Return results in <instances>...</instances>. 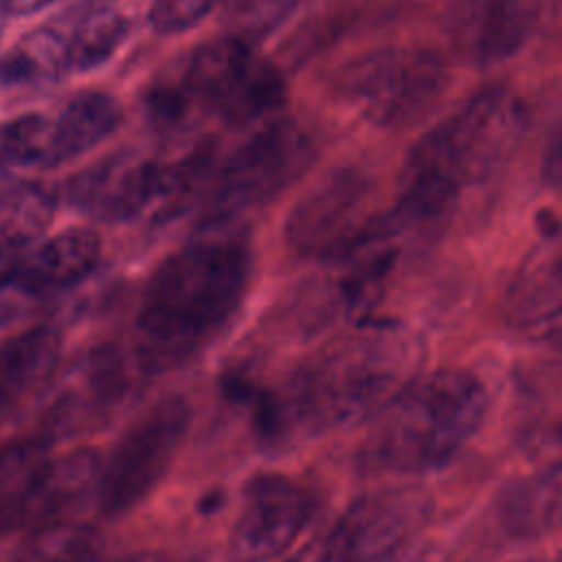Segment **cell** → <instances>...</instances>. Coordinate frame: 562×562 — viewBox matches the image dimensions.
Segmentation results:
<instances>
[{"label":"cell","instance_id":"6da1fadb","mask_svg":"<svg viewBox=\"0 0 562 562\" xmlns=\"http://www.w3.org/2000/svg\"><path fill=\"white\" fill-rule=\"evenodd\" d=\"M250 279V252L237 237H198L151 274L136 316V362L169 371L198 356L235 316Z\"/></svg>","mask_w":562,"mask_h":562},{"label":"cell","instance_id":"7a4b0ae2","mask_svg":"<svg viewBox=\"0 0 562 562\" xmlns=\"http://www.w3.org/2000/svg\"><path fill=\"white\" fill-rule=\"evenodd\" d=\"M520 119L516 97L496 86L430 125L402 165L397 200L389 211L395 228L404 233L448 220L461 193L507 156Z\"/></svg>","mask_w":562,"mask_h":562},{"label":"cell","instance_id":"3957f363","mask_svg":"<svg viewBox=\"0 0 562 562\" xmlns=\"http://www.w3.org/2000/svg\"><path fill=\"white\" fill-rule=\"evenodd\" d=\"M487 404L485 384L472 371L415 375L369 419L356 461L375 474L437 470L476 435Z\"/></svg>","mask_w":562,"mask_h":562},{"label":"cell","instance_id":"277c9868","mask_svg":"<svg viewBox=\"0 0 562 562\" xmlns=\"http://www.w3.org/2000/svg\"><path fill=\"white\" fill-rule=\"evenodd\" d=\"M408 347L375 327L299 369L279 395L290 441L369 422L411 378Z\"/></svg>","mask_w":562,"mask_h":562},{"label":"cell","instance_id":"5b68a950","mask_svg":"<svg viewBox=\"0 0 562 562\" xmlns=\"http://www.w3.org/2000/svg\"><path fill=\"white\" fill-rule=\"evenodd\" d=\"M446 86V61L422 46L369 50L342 66L336 77L338 97L380 130L415 125L437 105Z\"/></svg>","mask_w":562,"mask_h":562},{"label":"cell","instance_id":"8992f818","mask_svg":"<svg viewBox=\"0 0 562 562\" xmlns=\"http://www.w3.org/2000/svg\"><path fill=\"white\" fill-rule=\"evenodd\" d=\"M182 75L198 108L228 125H250L285 103L277 66L231 35L202 44Z\"/></svg>","mask_w":562,"mask_h":562},{"label":"cell","instance_id":"52a82bcc","mask_svg":"<svg viewBox=\"0 0 562 562\" xmlns=\"http://www.w3.org/2000/svg\"><path fill=\"white\" fill-rule=\"evenodd\" d=\"M191 424V406L182 397H165L145 411L103 461L99 507L121 516L140 505L165 479Z\"/></svg>","mask_w":562,"mask_h":562},{"label":"cell","instance_id":"ba28073f","mask_svg":"<svg viewBox=\"0 0 562 562\" xmlns=\"http://www.w3.org/2000/svg\"><path fill=\"white\" fill-rule=\"evenodd\" d=\"M314 147L292 121H272L239 145L222 165L213 211L217 220L257 209L277 198L312 162Z\"/></svg>","mask_w":562,"mask_h":562},{"label":"cell","instance_id":"9c48e42d","mask_svg":"<svg viewBox=\"0 0 562 562\" xmlns=\"http://www.w3.org/2000/svg\"><path fill=\"white\" fill-rule=\"evenodd\" d=\"M371 182L356 169L323 176L290 211L288 246L301 257L334 261L364 239L380 213H369Z\"/></svg>","mask_w":562,"mask_h":562},{"label":"cell","instance_id":"30bf717a","mask_svg":"<svg viewBox=\"0 0 562 562\" xmlns=\"http://www.w3.org/2000/svg\"><path fill=\"white\" fill-rule=\"evenodd\" d=\"M312 514V496L294 479L279 472L250 476L228 531V560L270 562L279 558L303 533Z\"/></svg>","mask_w":562,"mask_h":562},{"label":"cell","instance_id":"8fae6325","mask_svg":"<svg viewBox=\"0 0 562 562\" xmlns=\"http://www.w3.org/2000/svg\"><path fill=\"white\" fill-rule=\"evenodd\" d=\"M134 373L114 347L94 349L64 382L44 415L48 441L83 432L112 417L132 395Z\"/></svg>","mask_w":562,"mask_h":562},{"label":"cell","instance_id":"7c38bea8","mask_svg":"<svg viewBox=\"0 0 562 562\" xmlns=\"http://www.w3.org/2000/svg\"><path fill=\"white\" fill-rule=\"evenodd\" d=\"M158 187V165L132 151L101 158L66 182V202L101 222H125L149 213Z\"/></svg>","mask_w":562,"mask_h":562},{"label":"cell","instance_id":"4fadbf2b","mask_svg":"<svg viewBox=\"0 0 562 562\" xmlns=\"http://www.w3.org/2000/svg\"><path fill=\"white\" fill-rule=\"evenodd\" d=\"M503 312L512 325L542 336L562 325V220L544 224L538 241L514 270Z\"/></svg>","mask_w":562,"mask_h":562},{"label":"cell","instance_id":"5bb4252c","mask_svg":"<svg viewBox=\"0 0 562 562\" xmlns=\"http://www.w3.org/2000/svg\"><path fill=\"white\" fill-rule=\"evenodd\" d=\"M103 459L92 448H77L57 459L48 457L24 503L20 529H44L66 518L99 496Z\"/></svg>","mask_w":562,"mask_h":562},{"label":"cell","instance_id":"9a60e30c","mask_svg":"<svg viewBox=\"0 0 562 562\" xmlns=\"http://www.w3.org/2000/svg\"><path fill=\"white\" fill-rule=\"evenodd\" d=\"M99 259V235L90 228L72 226L31 248L0 277H7L26 294L42 301L81 283L97 268Z\"/></svg>","mask_w":562,"mask_h":562},{"label":"cell","instance_id":"2e32d148","mask_svg":"<svg viewBox=\"0 0 562 562\" xmlns=\"http://www.w3.org/2000/svg\"><path fill=\"white\" fill-rule=\"evenodd\" d=\"M496 518L514 540H533L562 529V461L507 485L496 501Z\"/></svg>","mask_w":562,"mask_h":562},{"label":"cell","instance_id":"e0dca14e","mask_svg":"<svg viewBox=\"0 0 562 562\" xmlns=\"http://www.w3.org/2000/svg\"><path fill=\"white\" fill-rule=\"evenodd\" d=\"M59 360L61 338L48 325L24 329L0 345V411L37 395L53 380Z\"/></svg>","mask_w":562,"mask_h":562},{"label":"cell","instance_id":"ac0fdd59","mask_svg":"<svg viewBox=\"0 0 562 562\" xmlns=\"http://www.w3.org/2000/svg\"><path fill=\"white\" fill-rule=\"evenodd\" d=\"M123 121L119 101L105 92L86 90L72 97L48 130L46 167L72 160L103 143Z\"/></svg>","mask_w":562,"mask_h":562},{"label":"cell","instance_id":"d6986e66","mask_svg":"<svg viewBox=\"0 0 562 562\" xmlns=\"http://www.w3.org/2000/svg\"><path fill=\"white\" fill-rule=\"evenodd\" d=\"M540 20V0H474L468 40L481 64H498L525 48Z\"/></svg>","mask_w":562,"mask_h":562},{"label":"cell","instance_id":"ffe728a7","mask_svg":"<svg viewBox=\"0 0 562 562\" xmlns=\"http://www.w3.org/2000/svg\"><path fill=\"white\" fill-rule=\"evenodd\" d=\"M57 198L40 182H20L0 198V266L22 259L48 228Z\"/></svg>","mask_w":562,"mask_h":562},{"label":"cell","instance_id":"44dd1931","mask_svg":"<svg viewBox=\"0 0 562 562\" xmlns=\"http://www.w3.org/2000/svg\"><path fill=\"white\" fill-rule=\"evenodd\" d=\"M68 72V40L57 26H40L26 33L0 59V83L9 88L44 86Z\"/></svg>","mask_w":562,"mask_h":562},{"label":"cell","instance_id":"7402d4cb","mask_svg":"<svg viewBox=\"0 0 562 562\" xmlns=\"http://www.w3.org/2000/svg\"><path fill=\"white\" fill-rule=\"evenodd\" d=\"M130 35V20L103 4H90L79 13V20L66 33L70 72H86L105 64Z\"/></svg>","mask_w":562,"mask_h":562},{"label":"cell","instance_id":"603a6c76","mask_svg":"<svg viewBox=\"0 0 562 562\" xmlns=\"http://www.w3.org/2000/svg\"><path fill=\"white\" fill-rule=\"evenodd\" d=\"M46 437L24 439L0 452V533L20 529L24 503L48 461Z\"/></svg>","mask_w":562,"mask_h":562},{"label":"cell","instance_id":"cb8c5ba5","mask_svg":"<svg viewBox=\"0 0 562 562\" xmlns=\"http://www.w3.org/2000/svg\"><path fill=\"white\" fill-rule=\"evenodd\" d=\"M50 121L42 114H22L0 125V198L20 184V171L46 167Z\"/></svg>","mask_w":562,"mask_h":562},{"label":"cell","instance_id":"d4e9b609","mask_svg":"<svg viewBox=\"0 0 562 562\" xmlns=\"http://www.w3.org/2000/svg\"><path fill=\"white\" fill-rule=\"evenodd\" d=\"M101 533L90 525L59 522L31 531L11 562H97Z\"/></svg>","mask_w":562,"mask_h":562},{"label":"cell","instance_id":"484cf974","mask_svg":"<svg viewBox=\"0 0 562 562\" xmlns=\"http://www.w3.org/2000/svg\"><path fill=\"white\" fill-rule=\"evenodd\" d=\"M299 0H224V24L231 37L255 44L277 31Z\"/></svg>","mask_w":562,"mask_h":562},{"label":"cell","instance_id":"4316f807","mask_svg":"<svg viewBox=\"0 0 562 562\" xmlns=\"http://www.w3.org/2000/svg\"><path fill=\"white\" fill-rule=\"evenodd\" d=\"M285 562H367L360 540L342 514L325 533L310 540Z\"/></svg>","mask_w":562,"mask_h":562},{"label":"cell","instance_id":"83f0119b","mask_svg":"<svg viewBox=\"0 0 562 562\" xmlns=\"http://www.w3.org/2000/svg\"><path fill=\"white\" fill-rule=\"evenodd\" d=\"M147 116L160 125V127H176L191 114L193 108H198L184 75L178 79H162L151 86V90L145 97Z\"/></svg>","mask_w":562,"mask_h":562},{"label":"cell","instance_id":"f1b7e54d","mask_svg":"<svg viewBox=\"0 0 562 562\" xmlns=\"http://www.w3.org/2000/svg\"><path fill=\"white\" fill-rule=\"evenodd\" d=\"M220 0H151L149 22L162 35H176L198 24Z\"/></svg>","mask_w":562,"mask_h":562},{"label":"cell","instance_id":"f546056e","mask_svg":"<svg viewBox=\"0 0 562 562\" xmlns=\"http://www.w3.org/2000/svg\"><path fill=\"white\" fill-rule=\"evenodd\" d=\"M35 303H40V301L33 299L31 294H26L22 288H18L7 277H0V327L29 314Z\"/></svg>","mask_w":562,"mask_h":562},{"label":"cell","instance_id":"4dcf8cb0","mask_svg":"<svg viewBox=\"0 0 562 562\" xmlns=\"http://www.w3.org/2000/svg\"><path fill=\"white\" fill-rule=\"evenodd\" d=\"M542 173L547 182L551 184H562V125L547 145L544 151V162H542Z\"/></svg>","mask_w":562,"mask_h":562},{"label":"cell","instance_id":"1f68e13d","mask_svg":"<svg viewBox=\"0 0 562 562\" xmlns=\"http://www.w3.org/2000/svg\"><path fill=\"white\" fill-rule=\"evenodd\" d=\"M55 0H0V9L9 15H31Z\"/></svg>","mask_w":562,"mask_h":562},{"label":"cell","instance_id":"d6a6232c","mask_svg":"<svg viewBox=\"0 0 562 562\" xmlns=\"http://www.w3.org/2000/svg\"><path fill=\"white\" fill-rule=\"evenodd\" d=\"M114 562H165L162 558L154 555V553H138V555H130L123 560H114Z\"/></svg>","mask_w":562,"mask_h":562},{"label":"cell","instance_id":"836d02e7","mask_svg":"<svg viewBox=\"0 0 562 562\" xmlns=\"http://www.w3.org/2000/svg\"><path fill=\"white\" fill-rule=\"evenodd\" d=\"M522 562H549V560H522Z\"/></svg>","mask_w":562,"mask_h":562}]
</instances>
